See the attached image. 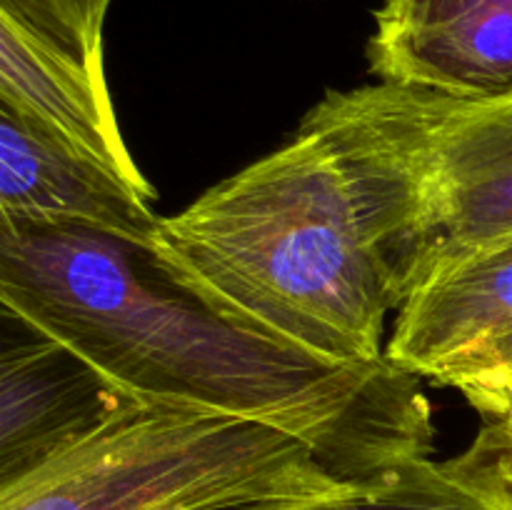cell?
Wrapping results in <instances>:
<instances>
[{
  "instance_id": "cell-1",
  "label": "cell",
  "mask_w": 512,
  "mask_h": 510,
  "mask_svg": "<svg viewBox=\"0 0 512 510\" xmlns=\"http://www.w3.org/2000/svg\"><path fill=\"white\" fill-rule=\"evenodd\" d=\"M448 105L390 83L330 90L288 143L165 215L158 253L298 348L385 360V318L425 278L440 230Z\"/></svg>"
},
{
  "instance_id": "cell-2",
  "label": "cell",
  "mask_w": 512,
  "mask_h": 510,
  "mask_svg": "<svg viewBox=\"0 0 512 510\" xmlns=\"http://www.w3.org/2000/svg\"><path fill=\"white\" fill-rule=\"evenodd\" d=\"M0 305L140 403L288 430L350 485L433 455L418 375L298 348L210 300L148 245L0 218Z\"/></svg>"
},
{
  "instance_id": "cell-3",
  "label": "cell",
  "mask_w": 512,
  "mask_h": 510,
  "mask_svg": "<svg viewBox=\"0 0 512 510\" xmlns=\"http://www.w3.org/2000/svg\"><path fill=\"white\" fill-rule=\"evenodd\" d=\"M353 488L288 430L140 403L3 485L0 510H250Z\"/></svg>"
},
{
  "instance_id": "cell-4",
  "label": "cell",
  "mask_w": 512,
  "mask_h": 510,
  "mask_svg": "<svg viewBox=\"0 0 512 510\" xmlns=\"http://www.w3.org/2000/svg\"><path fill=\"white\" fill-rule=\"evenodd\" d=\"M368 63L380 83L450 103H510L512 0H383Z\"/></svg>"
},
{
  "instance_id": "cell-5",
  "label": "cell",
  "mask_w": 512,
  "mask_h": 510,
  "mask_svg": "<svg viewBox=\"0 0 512 510\" xmlns=\"http://www.w3.org/2000/svg\"><path fill=\"white\" fill-rule=\"evenodd\" d=\"M20 325L0 350V488L140 405L83 355Z\"/></svg>"
},
{
  "instance_id": "cell-6",
  "label": "cell",
  "mask_w": 512,
  "mask_h": 510,
  "mask_svg": "<svg viewBox=\"0 0 512 510\" xmlns=\"http://www.w3.org/2000/svg\"><path fill=\"white\" fill-rule=\"evenodd\" d=\"M155 190L80 153L23 110L0 103V218L83 225L160 250Z\"/></svg>"
},
{
  "instance_id": "cell-7",
  "label": "cell",
  "mask_w": 512,
  "mask_h": 510,
  "mask_svg": "<svg viewBox=\"0 0 512 510\" xmlns=\"http://www.w3.org/2000/svg\"><path fill=\"white\" fill-rule=\"evenodd\" d=\"M512 333V235L435 270L405 300L385 358L425 378L445 360Z\"/></svg>"
},
{
  "instance_id": "cell-8",
  "label": "cell",
  "mask_w": 512,
  "mask_h": 510,
  "mask_svg": "<svg viewBox=\"0 0 512 510\" xmlns=\"http://www.w3.org/2000/svg\"><path fill=\"white\" fill-rule=\"evenodd\" d=\"M505 235H512V100L450 103L440 135V230L425 278Z\"/></svg>"
},
{
  "instance_id": "cell-9",
  "label": "cell",
  "mask_w": 512,
  "mask_h": 510,
  "mask_svg": "<svg viewBox=\"0 0 512 510\" xmlns=\"http://www.w3.org/2000/svg\"><path fill=\"white\" fill-rule=\"evenodd\" d=\"M0 103L23 110L28 118L80 153L100 160L130 183L153 190L125 145L110 103L108 83L60 55L25 30L18 20L3 13Z\"/></svg>"
},
{
  "instance_id": "cell-10",
  "label": "cell",
  "mask_w": 512,
  "mask_h": 510,
  "mask_svg": "<svg viewBox=\"0 0 512 510\" xmlns=\"http://www.w3.org/2000/svg\"><path fill=\"white\" fill-rule=\"evenodd\" d=\"M250 510H508L463 483L445 463L415 458L400 463L345 495L315 503L268 505Z\"/></svg>"
},
{
  "instance_id": "cell-11",
  "label": "cell",
  "mask_w": 512,
  "mask_h": 510,
  "mask_svg": "<svg viewBox=\"0 0 512 510\" xmlns=\"http://www.w3.org/2000/svg\"><path fill=\"white\" fill-rule=\"evenodd\" d=\"M460 393L483 415L473 443L443 460L453 475L512 510V383H468Z\"/></svg>"
},
{
  "instance_id": "cell-12",
  "label": "cell",
  "mask_w": 512,
  "mask_h": 510,
  "mask_svg": "<svg viewBox=\"0 0 512 510\" xmlns=\"http://www.w3.org/2000/svg\"><path fill=\"white\" fill-rule=\"evenodd\" d=\"M113 0H0V13L105 80L103 30Z\"/></svg>"
},
{
  "instance_id": "cell-13",
  "label": "cell",
  "mask_w": 512,
  "mask_h": 510,
  "mask_svg": "<svg viewBox=\"0 0 512 510\" xmlns=\"http://www.w3.org/2000/svg\"><path fill=\"white\" fill-rule=\"evenodd\" d=\"M425 378L453 388L468 383H512V333L445 360Z\"/></svg>"
}]
</instances>
